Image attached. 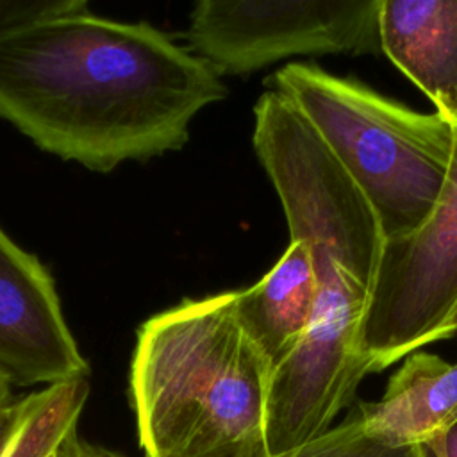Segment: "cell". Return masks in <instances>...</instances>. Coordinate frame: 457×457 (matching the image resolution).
<instances>
[{"label": "cell", "instance_id": "cell-1", "mask_svg": "<svg viewBox=\"0 0 457 457\" xmlns=\"http://www.w3.org/2000/svg\"><path fill=\"white\" fill-rule=\"evenodd\" d=\"M225 96L207 61L145 21L84 11L0 34V118L87 170L182 148Z\"/></svg>", "mask_w": 457, "mask_h": 457}, {"label": "cell", "instance_id": "cell-2", "mask_svg": "<svg viewBox=\"0 0 457 457\" xmlns=\"http://www.w3.org/2000/svg\"><path fill=\"white\" fill-rule=\"evenodd\" d=\"M253 114L255 154L291 239L311 248L318 282L307 334L273 370L268 393V457H295L336 425L373 373L359 341L386 239L371 204L284 95L262 93Z\"/></svg>", "mask_w": 457, "mask_h": 457}, {"label": "cell", "instance_id": "cell-3", "mask_svg": "<svg viewBox=\"0 0 457 457\" xmlns=\"http://www.w3.org/2000/svg\"><path fill=\"white\" fill-rule=\"evenodd\" d=\"M271 373L232 293L186 298L148 318L129 375L145 457H268Z\"/></svg>", "mask_w": 457, "mask_h": 457}, {"label": "cell", "instance_id": "cell-4", "mask_svg": "<svg viewBox=\"0 0 457 457\" xmlns=\"http://www.w3.org/2000/svg\"><path fill=\"white\" fill-rule=\"evenodd\" d=\"M271 80L371 204L386 241L427 220L450 173L455 125L312 64H286Z\"/></svg>", "mask_w": 457, "mask_h": 457}, {"label": "cell", "instance_id": "cell-5", "mask_svg": "<svg viewBox=\"0 0 457 457\" xmlns=\"http://www.w3.org/2000/svg\"><path fill=\"white\" fill-rule=\"evenodd\" d=\"M457 332V143L446 184L427 220L386 241L361 327L373 373Z\"/></svg>", "mask_w": 457, "mask_h": 457}, {"label": "cell", "instance_id": "cell-6", "mask_svg": "<svg viewBox=\"0 0 457 457\" xmlns=\"http://www.w3.org/2000/svg\"><path fill=\"white\" fill-rule=\"evenodd\" d=\"M380 0H202L189 14L193 52L220 75L293 55L378 54Z\"/></svg>", "mask_w": 457, "mask_h": 457}, {"label": "cell", "instance_id": "cell-7", "mask_svg": "<svg viewBox=\"0 0 457 457\" xmlns=\"http://www.w3.org/2000/svg\"><path fill=\"white\" fill-rule=\"evenodd\" d=\"M0 373L12 386L59 384L89 375L41 261L0 228Z\"/></svg>", "mask_w": 457, "mask_h": 457}, {"label": "cell", "instance_id": "cell-8", "mask_svg": "<svg viewBox=\"0 0 457 457\" xmlns=\"http://www.w3.org/2000/svg\"><path fill=\"white\" fill-rule=\"evenodd\" d=\"M382 52L457 127V0H380Z\"/></svg>", "mask_w": 457, "mask_h": 457}, {"label": "cell", "instance_id": "cell-9", "mask_svg": "<svg viewBox=\"0 0 457 457\" xmlns=\"http://www.w3.org/2000/svg\"><path fill=\"white\" fill-rule=\"evenodd\" d=\"M362 434L387 448H412L457 425V362L412 352L384 395L353 407Z\"/></svg>", "mask_w": 457, "mask_h": 457}, {"label": "cell", "instance_id": "cell-10", "mask_svg": "<svg viewBox=\"0 0 457 457\" xmlns=\"http://www.w3.org/2000/svg\"><path fill=\"white\" fill-rule=\"evenodd\" d=\"M316 271L311 248L291 239L277 264L252 287L232 293L245 334L275 370L300 345L312 320Z\"/></svg>", "mask_w": 457, "mask_h": 457}, {"label": "cell", "instance_id": "cell-11", "mask_svg": "<svg viewBox=\"0 0 457 457\" xmlns=\"http://www.w3.org/2000/svg\"><path fill=\"white\" fill-rule=\"evenodd\" d=\"M84 11V0H0V34Z\"/></svg>", "mask_w": 457, "mask_h": 457}, {"label": "cell", "instance_id": "cell-12", "mask_svg": "<svg viewBox=\"0 0 457 457\" xmlns=\"http://www.w3.org/2000/svg\"><path fill=\"white\" fill-rule=\"evenodd\" d=\"M411 457H457V425L448 432L409 448Z\"/></svg>", "mask_w": 457, "mask_h": 457}, {"label": "cell", "instance_id": "cell-13", "mask_svg": "<svg viewBox=\"0 0 457 457\" xmlns=\"http://www.w3.org/2000/svg\"><path fill=\"white\" fill-rule=\"evenodd\" d=\"M68 455L70 457H123L112 450L84 443L77 436L71 437V441L68 445Z\"/></svg>", "mask_w": 457, "mask_h": 457}, {"label": "cell", "instance_id": "cell-14", "mask_svg": "<svg viewBox=\"0 0 457 457\" xmlns=\"http://www.w3.org/2000/svg\"><path fill=\"white\" fill-rule=\"evenodd\" d=\"M11 382L0 373V430L11 412V407L14 403L12 400V393H11Z\"/></svg>", "mask_w": 457, "mask_h": 457}, {"label": "cell", "instance_id": "cell-15", "mask_svg": "<svg viewBox=\"0 0 457 457\" xmlns=\"http://www.w3.org/2000/svg\"><path fill=\"white\" fill-rule=\"evenodd\" d=\"M75 436H77V434H75ZM75 436H73V437H75ZM70 441H71V439H70ZM70 441H68L61 450H57L54 455H50V457H70V455H68V445H70Z\"/></svg>", "mask_w": 457, "mask_h": 457}]
</instances>
